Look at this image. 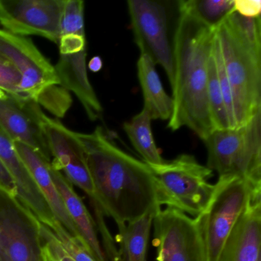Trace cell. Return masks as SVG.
<instances>
[{"mask_svg": "<svg viewBox=\"0 0 261 261\" xmlns=\"http://www.w3.org/2000/svg\"><path fill=\"white\" fill-rule=\"evenodd\" d=\"M47 227L53 232L62 247L74 261H97L87 250L81 238L68 233L57 220H55Z\"/></svg>", "mask_w": 261, "mask_h": 261, "instance_id": "25", "label": "cell"}, {"mask_svg": "<svg viewBox=\"0 0 261 261\" xmlns=\"http://www.w3.org/2000/svg\"><path fill=\"white\" fill-rule=\"evenodd\" d=\"M0 188H2L4 190L16 196V189L13 178L1 161H0Z\"/></svg>", "mask_w": 261, "mask_h": 261, "instance_id": "31", "label": "cell"}, {"mask_svg": "<svg viewBox=\"0 0 261 261\" xmlns=\"http://www.w3.org/2000/svg\"><path fill=\"white\" fill-rule=\"evenodd\" d=\"M233 97L236 126L261 111L260 16L233 12L216 29Z\"/></svg>", "mask_w": 261, "mask_h": 261, "instance_id": "3", "label": "cell"}, {"mask_svg": "<svg viewBox=\"0 0 261 261\" xmlns=\"http://www.w3.org/2000/svg\"><path fill=\"white\" fill-rule=\"evenodd\" d=\"M22 76L12 64L0 57V88L14 95L27 97L21 91Z\"/></svg>", "mask_w": 261, "mask_h": 261, "instance_id": "27", "label": "cell"}, {"mask_svg": "<svg viewBox=\"0 0 261 261\" xmlns=\"http://www.w3.org/2000/svg\"><path fill=\"white\" fill-rule=\"evenodd\" d=\"M204 210L195 218L204 245L205 261H219L224 245L243 214L252 201L261 199V192L239 176L218 178Z\"/></svg>", "mask_w": 261, "mask_h": 261, "instance_id": "4", "label": "cell"}, {"mask_svg": "<svg viewBox=\"0 0 261 261\" xmlns=\"http://www.w3.org/2000/svg\"><path fill=\"white\" fill-rule=\"evenodd\" d=\"M86 59L87 49L72 55H60L54 68L59 85L75 94L88 118L95 121L101 116L103 108L90 83Z\"/></svg>", "mask_w": 261, "mask_h": 261, "instance_id": "15", "label": "cell"}, {"mask_svg": "<svg viewBox=\"0 0 261 261\" xmlns=\"http://www.w3.org/2000/svg\"><path fill=\"white\" fill-rule=\"evenodd\" d=\"M42 258H43V261H58L56 258L53 257L46 246L44 245L43 244H42Z\"/></svg>", "mask_w": 261, "mask_h": 261, "instance_id": "33", "label": "cell"}, {"mask_svg": "<svg viewBox=\"0 0 261 261\" xmlns=\"http://www.w3.org/2000/svg\"><path fill=\"white\" fill-rule=\"evenodd\" d=\"M40 236L42 244L46 246L50 253L58 261H74L62 247L53 232L42 223L40 226Z\"/></svg>", "mask_w": 261, "mask_h": 261, "instance_id": "28", "label": "cell"}, {"mask_svg": "<svg viewBox=\"0 0 261 261\" xmlns=\"http://www.w3.org/2000/svg\"><path fill=\"white\" fill-rule=\"evenodd\" d=\"M42 127L51 153V166L60 171L73 186H77L88 195L95 214L94 221L103 220L105 215L99 207L85 149L77 132L64 126L60 120L47 116Z\"/></svg>", "mask_w": 261, "mask_h": 261, "instance_id": "8", "label": "cell"}, {"mask_svg": "<svg viewBox=\"0 0 261 261\" xmlns=\"http://www.w3.org/2000/svg\"><path fill=\"white\" fill-rule=\"evenodd\" d=\"M50 171L59 190L65 208L74 223L79 238L89 253L97 261H107L106 255L100 245L94 218L88 212L83 200L76 193L74 187L65 175L51 166Z\"/></svg>", "mask_w": 261, "mask_h": 261, "instance_id": "18", "label": "cell"}, {"mask_svg": "<svg viewBox=\"0 0 261 261\" xmlns=\"http://www.w3.org/2000/svg\"><path fill=\"white\" fill-rule=\"evenodd\" d=\"M152 120L149 114L143 109L129 121L124 123L123 129L143 161L149 166H155L163 164L165 160L154 140Z\"/></svg>", "mask_w": 261, "mask_h": 261, "instance_id": "21", "label": "cell"}, {"mask_svg": "<svg viewBox=\"0 0 261 261\" xmlns=\"http://www.w3.org/2000/svg\"><path fill=\"white\" fill-rule=\"evenodd\" d=\"M261 200L252 201L230 233L219 261H259Z\"/></svg>", "mask_w": 261, "mask_h": 261, "instance_id": "16", "label": "cell"}, {"mask_svg": "<svg viewBox=\"0 0 261 261\" xmlns=\"http://www.w3.org/2000/svg\"><path fill=\"white\" fill-rule=\"evenodd\" d=\"M65 0H0V25L15 36L59 44Z\"/></svg>", "mask_w": 261, "mask_h": 261, "instance_id": "11", "label": "cell"}, {"mask_svg": "<svg viewBox=\"0 0 261 261\" xmlns=\"http://www.w3.org/2000/svg\"><path fill=\"white\" fill-rule=\"evenodd\" d=\"M148 166L155 177L160 205L195 218L204 210L215 188L208 181L214 172L200 164L194 155L181 154L163 164Z\"/></svg>", "mask_w": 261, "mask_h": 261, "instance_id": "6", "label": "cell"}, {"mask_svg": "<svg viewBox=\"0 0 261 261\" xmlns=\"http://www.w3.org/2000/svg\"><path fill=\"white\" fill-rule=\"evenodd\" d=\"M207 99L211 117L215 130L230 129L228 114L218 81L213 48L209 58L207 67Z\"/></svg>", "mask_w": 261, "mask_h": 261, "instance_id": "23", "label": "cell"}, {"mask_svg": "<svg viewBox=\"0 0 261 261\" xmlns=\"http://www.w3.org/2000/svg\"><path fill=\"white\" fill-rule=\"evenodd\" d=\"M83 145L100 212L118 230L161 208L150 167L113 143L100 126L91 134L77 133Z\"/></svg>", "mask_w": 261, "mask_h": 261, "instance_id": "1", "label": "cell"}, {"mask_svg": "<svg viewBox=\"0 0 261 261\" xmlns=\"http://www.w3.org/2000/svg\"><path fill=\"white\" fill-rule=\"evenodd\" d=\"M0 57L19 71L22 76L21 91L35 101L47 88L59 85L54 66L27 38L0 29Z\"/></svg>", "mask_w": 261, "mask_h": 261, "instance_id": "12", "label": "cell"}, {"mask_svg": "<svg viewBox=\"0 0 261 261\" xmlns=\"http://www.w3.org/2000/svg\"><path fill=\"white\" fill-rule=\"evenodd\" d=\"M213 51L214 56H215V64H216L218 81H219L220 87H221V92H222L224 105H225L227 114H228L230 129H233V128H236L237 126L236 122H235L234 110H233L231 88H230L228 77H227L225 68H224V61H223L219 42H218V38L216 36V32H215V39H214Z\"/></svg>", "mask_w": 261, "mask_h": 261, "instance_id": "26", "label": "cell"}, {"mask_svg": "<svg viewBox=\"0 0 261 261\" xmlns=\"http://www.w3.org/2000/svg\"><path fill=\"white\" fill-rule=\"evenodd\" d=\"M127 5L134 41L140 55L160 65L172 86L173 56L168 38L166 8L160 3L149 0H129Z\"/></svg>", "mask_w": 261, "mask_h": 261, "instance_id": "10", "label": "cell"}, {"mask_svg": "<svg viewBox=\"0 0 261 261\" xmlns=\"http://www.w3.org/2000/svg\"><path fill=\"white\" fill-rule=\"evenodd\" d=\"M41 222L13 194L0 188V244L7 261H43Z\"/></svg>", "mask_w": 261, "mask_h": 261, "instance_id": "7", "label": "cell"}, {"mask_svg": "<svg viewBox=\"0 0 261 261\" xmlns=\"http://www.w3.org/2000/svg\"><path fill=\"white\" fill-rule=\"evenodd\" d=\"M0 161L11 175L16 198L28 207L42 224L48 226L56 220L34 178L15 149L13 140L0 126Z\"/></svg>", "mask_w": 261, "mask_h": 261, "instance_id": "14", "label": "cell"}, {"mask_svg": "<svg viewBox=\"0 0 261 261\" xmlns=\"http://www.w3.org/2000/svg\"><path fill=\"white\" fill-rule=\"evenodd\" d=\"M13 144L48 203L56 220L66 229L68 233L79 238L77 229L65 208L63 200L51 176V163L47 161L39 152L24 143L13 142Z\"/></svg>", "mask_w": 261, "mask_h": 261, "instance_id": "17", "label": "cell"}, {"mask_svg": "<svg viewBox=\"0 0 261 261\" xmlns=\"http://www.w3.org/2000/svg\"><path fill=\"white\" fill-rule=\"evenodd\" d=\"M152 225L156 261H205L195 218L167 207L157 211Z\"/></svg>", "mask_w": 261, "mask_h": 261, "instance_id": "9", "label": "cell"}, {"mask_svg": "<svg viewBox=\"0 0 261 261\" xmlns=\"http://www.w3.org/2000/svg\"><path fill=\"white\" fill-rule=\"evenodd\" d=\"M60 55H72L87 49L85 34H67L60 36Z\"/></svg>", "mask_w": 261, "mask_h": 261, "instance_id": "29", "label": "cell"}, {"mask_svg": "<svg viewBox=\"0 0 261 261\" xmlns=\"http://www.w3.org/2000/svg\"><path fill=\"white\" fill-rule=\"evenodd\" d=\"M259 261H261V259H260V260H259Z\"/></svg>", "mask_w": 261, "mask_h": 261, "instance_id": "35", "label": "cell"}, {"mask_svg": "<svg viewBox=\"0 0 261 261\" xmlns=\"http://www.w3.org/2000/svg\"><path fill=\"white\" fill-rule=\"evenodd\" d=\"M203 141L207 168L219 177H241L261 192V111L246 124L216 129Z\"/></svg>", "mask_w": 261, "mask_h": 261, "instance_id": "5", "label": "cell"}, {"mask_svg": "<svg viewBox=\"0 0 261 261\" xmlns=\"http://www.w3.org/2000/svg\"><path fill=\"white\" fill-rule=\"evenodd\" d=\"M56 117H65L72 105L71 94L60 85L50 86L38 97L36 100Z\"/></svg>", "mask_w": 261, "mask_h": 261, "instance_id": "24", "label": "cell"}, {"mask_svg": "<svg viewBox=\"0 0 261 261\" xmlns=\"http://www.w3.org/2000/svg\"><path fill=\"white\" fill-rule=\"evenodd\" d=\"M178 12L193 16L210 28L218 25L233 12V0H181Z\"/></svg>", "mask_w": 261, "mask_h": 261, "instance_id": "22", "label": "cell"}, {"mask_svg": "<svg viewBox=\"0 0 261 261\" xmlns=\"http://www.w3.org/2000/svg\"><path fill=\"white\" fill-rule=\"evenodd\" d=\"M216 30L180 13L172 43L173 111L168 127L189 128L204 140L215 131L207 99V67Z\"/></svg>", "mask_w": 261, "mask_h": 261, "instance_id": "2", "label": "cell"}, {"mask_svg": "<svg viewBox=\"0 0 261 261\" xmlns=\"http://www.w3.org/2000/svg\"><path fill=\"white\" fill-rule=\"evenodd\" d=\"M0 261H7L5 256H4V251H3L2 247H1V244H0Z\"/></svg>", "mask_w": 261, "mask_h": 261, "instance_id": "34", "label": "cell"}, {"mask_svg": "<svg viewBox=\"0 0 261 261\" xmlns=\"http://www.w3.org/2000/svg\"><path fill=\"white\" fill-rule=\"evenodd\" d=\"M158 210L149 211L118 230L119 261H146L151 227Z\"/></svg>", "mask_w": 261, "mask_h": 261, "instance_id": "20", "label": "cell"}, {"mask_svg": "<svg viewBox=\"0 0 261 261\" xmlns=\"http://www.w3.org/2000/svg\"><path fill=\"white\" fill-rule=\"evenodd\" d=\"M233 12L244 17H259L261 13V1L233 0Z\"/></svg>", "mask_w": 261, "mask_h": 261, "instance_id": "30", "label": "cell"}, {"mask_svg": "<svg viewBox=\"0 0 261 261\" xmlns=\"http://www.w3.org/2000/svg\"><path fill=\"white\" fill-rule=\"evenodd\" d=\"M45 117L39 103L33 99L19 97L0 88V126L13 142L30 146L51 163L42 127Z\"/></svg>", "mask_w": 261, "mask_h": 261, "instance_id": "13", "label": "cell"}, {"mask_svg": "<svg viewBox=\"0 0 261 261\" xmlns=\"http://www.w3.org/2000/svg\"><path fill=\"white\" fill-rule=\"evenodd\" d=\"M137 73L143 91V110L152 120H169L173 111V100L165 91L155 65L148 56L140 55Z\"/></svg>", "mask_w": 261, "mask_h": 261, "instance_id": "19", "label": "cell"}, {"mask_svg": "<svg viewBox=\"0 0 261 261\" xmlns=\"http://www.w3.org/2000/svg\"><path fill=\"white\" fill-rule=\"evenodd\" d=\"M102 68H103V61H102L101 58L99 57V56L92 58L88 63V68L92 72H99L102 69Z\"/></svg>", "mask_w": 261, "mask_h": 261, "instance_id": "32", "label": "cell"}]
</instances>
